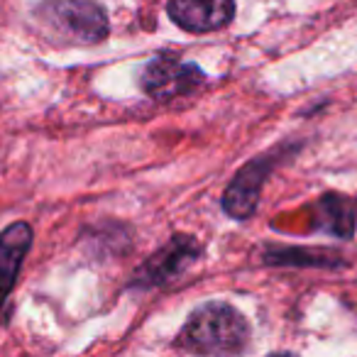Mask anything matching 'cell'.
Instances as JSON below:
<instances>
[{
	"mask_svg": "<svg viewBox=\"0 0 357 357\" xmlns=\"http://www.w3.org/2000/svg\"><path fill=\"white\" fill-rule=\"evenodd\" d=\"M250 345V323L235 306L208 301L189 316L176 347L199 355H240Z\"/></svg>",
	"mask_w": 357,
	"mask_h": 357,
	"instance_id": "obj_1",
	"label": "cell"
},
{
	"mask_svg": "<svg viewBox=\"0 0 357 357\" xmlns=\"http://www.w3.org/2000/svg\"><path fill=\"white\" fill-rule=\"evenodd\" d=\"M37 15L47 27L79 45H98L108 37V15L96 0H42Z\"/></svg>",
	"mask_w": 357,
	"mask_h": 357,
	"instance_id": "obj_2",
	"label": "cell"
},
{
	"mask_svg": "<svg viewBox=\"0 0 357 357\" xmlns=\"http://www.w3.org/2000/svg\"><path fill=\"white\" fill-rule=\"evenodd\" d=\"M206 81V74L196 64L178 59L174 52H162L147 66L139 76L142 91L157 103H169L174 98L194 93Z\"/></svg>",
	"mask_w": 357,
	"mask_h": 357,
	"instance_id": "obj_3",
	"label": "cell"
},
{
	"mask_svg": "<svg viewBox=\"0 0 357 357\" xmlns=\"http://www.w3.org/2000/svg\"><path fill=\"white\" fill-rule=\"evenodd\" d=\"M284 157V149L277 147L272 152L255 157L235 174V178L230 181V186L223 194V211L235 220H248L250 215L257 211L259 204V191H262L267 176L274 172V167L279 164V159Z\"/></svg>",
	"mask_w": 357,
	"mask_h": 357,
	"instance_id": "obj_4",
	"label": "cell"
},
{
	"mask_svg": "<svg viewBox=\"0 0 357 357\" xmlns=\"http://www.w3.org/2000/svg\"><path fill=\"white\" fill-rule=\"evenodd\" d=\"M204 248L196 243L194 235H174L159 252H154L135 274V287H159L172 279H176L181 272H186L189 264H194L201 257Z\"/></svg>",
	"mask_w": 357,
	"mask_h": 357,
	"instance_id": "obj_5",
	"label": "cell"
},
{
	"mask_svg": "<svg viewBox=\"0 0 357 357\" xmlns=\"http://www.w3.org/2000/svg\"><path fill=\"white\" fill-rule=\"evenodd\" d=\"M167 15L194 35L223 30L235 17V0H167Z\"/></svg>",
	"mask_w": 357,
	"mask_h": 357,
	"instance_id": "obj_6",
	"label": "cell"
},
{
	"mask_svg": "<svg viewBox=\"0 0 357 357\" xmlns=\"http://www.w3.org/2000/svg\"><path fill=\"white\" fill-rule=\"evenodd\" d=\"M32 228L22 220L8 225L3 233H0V316H3V308H6L10 291L17 284V274H20L22 259L27 257L32 248Z\"/></svg>",
	"mask_w": 357,
	"mask_h": 357,
	"instance_id": "obj_7",
	"label": "cell"
},
{
	"mask_svg": "<svg viewBox=\"0 0 357 357\" xmlns=\"http://www.w3.org/2000/svg\"><path fill=\"white\" fill-rule=\"evenodd\" d=\"M313 225L337 240H352L357 230V201L345 194H323L313 204Z\"/></svg>",
	"mask_w": 357,
	"mask_h": 357,
	"instance_id": "obj_8",
	"label": "cell"
}]
</instances>
